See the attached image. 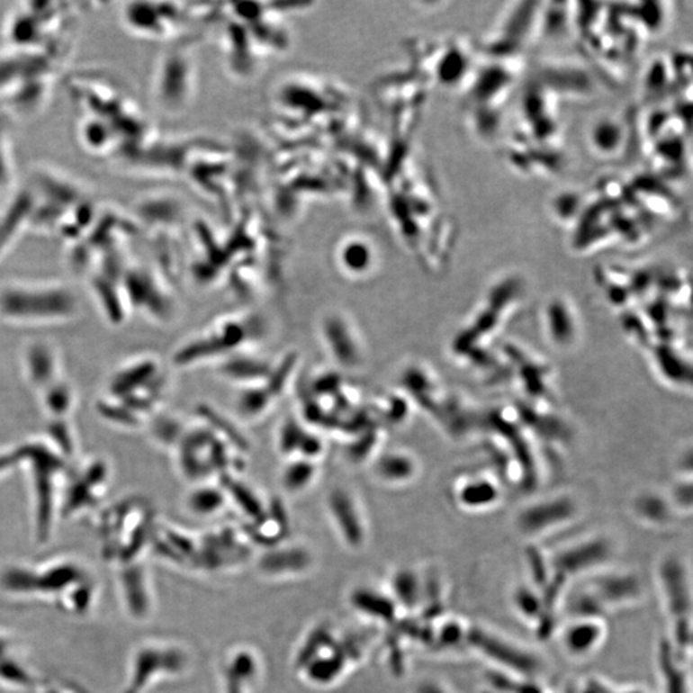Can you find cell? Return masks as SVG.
I'll list each match as a JSON object with an SVG mask.
<instances>
[{
	"mask_svg": "<svg viewBox=\"0 0 693 693\" xmlns=\"http://www.w3.org/2000/svg\"><path fill=\"white\" fill-rule=\"evenodd\" d=\"M14 647V641L9 640L5 635L0 634V662L12 655V649Z\"/></svg>",
	"mask_w": 693,
	"mask_h": 693,
	"instance_id": "cell-24",
	"label": "cell"
},
{
	"mask_svg": "<svg viewBox=\"0 0 693 693\" xmlns=\"http://www.w3.org/2000/svg\"><path fill=\"white\" fill-rule=\"evenodd\" d=\"M226 493L213 487H202L194 490L189 497V506L200 515H210V512L219 510L225 501Z\"/></svg>",
	"mask_w": 693,
	"mask_h": 693,
	"instance_id": "cell-22",
	"label": "cell"
},
{
	"mask_svg": "<svg viewBox=\"0 0 693 693\" xmlns=\"http://www.w3.org/2000/svg\"><path fill=\"white\" fill-rule=\"evenodd\" d=\"M468 628L460 620H448L434 633V644L442 650H460L466 646Z\"/></svg>",
	"mask_w": 693,
	"mask_h": 693,
	"instance_id": "cell-19",
	"label": "cell"
},
{
	"mask_svg": "<svg viewBox=\"0 0 693 693\" xmlns=\"http://www.w3.org/2000/svg\"><path fill=\"white\" fill-rule=\"evenodd\" d=\"M481 693H496V692L490 691V689H487V691H483V692H481Z\"/></svg>",
	"mask_w": 693,
	"mask_h": 693,
	"instance_id": "cell-27",
	"label": "cell"
},
{
	"mask_svg": "<svg viewBox=\"0 0 693 693\" xmlns=\"http://www.w3.org/2000/svg\"><path fill=\"white\" fill-rule=\"evenodd\" d=\"M589 682L590 685L595 687L596 689H598V693H646L638 688L622 689V691H616V689L610 688V687L605 685L604 682H601V680H595V678H590Z\"/></svg>",
	"mask_w": 693,
	"mask_h": 693,
	"instance_id": "cell-23",
	"label": "cell"
},
{
	"mask_svg": "<svg viewBox=\"0 0 693 693\" xmlns=\"http://www.w3.org/2000/svg\"><path fill=\"white\" fill-rule=\"evenodd\" d=\"M316 461L295 459L286 465L282 482L286 490H302L316 479Z\"/></svg>",
	"mask_w": 693,
	"mask_h": 693,
	"instance_id": "cell-18",
	"label": "cell"
},
{
	"mask_svg": "<svg viewBox=\"0 0 693 693\" xmlns=\"http://www.w3.org/2000/svg\"><path fill=\"white\" fill-rule=\"evenodd\" d=\"M566 608L575 620H601L608 611L601 599L590 589L574 593Z\"/></svg>",
	"mask_w": 693,
	"mask_h": 693,
	"instance_id": "cell-15",
	"label": "cell"
},
{
	"mask_svg": "<svg viewBox=\"0 0 693 693\" xmlns=\"http://www.w3.org/2000/svg\"><path fill=\"white\" fill-rule=\"evenodd\" d=\"M321 338L333 360L346 369L364 363V346L349 319L339 313L328 315L321 322Z\"/></svg>",
	"mask_w": 693,
	"mask_h": 693,
	"instance_id": "cell-4",
	"label": "cell"
},
{
	"mask_svg": "<svg viewBox=\"0 0 693 693\" xmlns=\"http://www.w3.org/2000/svg\"><path fill=\"white\" fill-rule=\"evenodd\" d=\"M457 490V501L469 510H482L496 505L501 499L499 485L483 478H465Z\"/></svg>",
	"mask_w": 693,
	"mask_h": 693,
	"instance_id": "cell-13",
	"label": "cell"
},
{
	"mask_svg": "<svg viewBox=\"0 0 693 693\" xmlns=\"http://www.w3.org/2000/svg\"><path fill=\"white\" fill-rule=\"evenodd\" d=\"M634 512L641 520L656 526H664L673 518V510L665 500L655 494L641 496L634 502Z\"/></svg>",
	"mask_w": 693,
	"mask_h": 693,
	"instance_id": "cell-16",
	"label": "cell"
},
{
	"mask_svg": "<svg viewBox=\"0 0 693 693\" xmlns=\"http://www.w3.org/2000/svg\"><path fill=\"white\" fill-rule=\"evenodd\" d=\"M512 604L519 616L529 622H537L544 611L541 593L533 586L520 584L512 593Z\"/></svg>",
	"mask_w": 693,
	"mask_h": 693,
	"instance_id": "cell-17",
	"label": "cell"
},
{
	"mask_svg": "<svg viewBox=\"0 0 693 693\" xmlns=\"http://www.w3.org/2000/svg\"><path fill=\"white\" fill-rule=\"evenodd\" d=\"M485 680L490 687V691L496 693H546L538 683L529 678L512 676L510 673L500 670H488Z\"/></svg>",
	"mask_w": 693,
	"mask_h": 693,
	"instance_id": "cell-14",
	"label": "cell"
},
{
	"mask_svg": "<svg viewBox=\"0 0 693 693\" xmlns=\"http://www.w3.org/2000/svg\"><path fill=\"white\" fill-rule=\"evenodd\" d=\"M416 693H450L447 689L443 688L438 683L424 682L418 687Z\"/></svg>",
	"mask_w": 693,
	"mask_h": 693,
	"instance_id": "cell-25",
	"label": "cell"
},
{
	"mask_svg": "<svg viewBox=\"0 0 693 693\" xmlns=\"http://www.w3.org/2000/svg\"><path fill=\"white\" fill-rule=\"evenodd\" d=\"M658 667L664 693H689L683 662L678 660L673 644L662 638L658 646Z\"/></svg>",
	"mask_w": 693,
	"mask_h": 693,
	"instance_id": "cell-12",
	"label": "cell"
},
{
	"mask_svg": "<svg viewBox=\"0 0 693 693\" xmlns=\"http://www.w3.org/2000/svg\"><path fill=\"white\" fill-rule=\"evenodd\" d=\"M590 590L608 608L623 607L642 596L641 578L633 572H614L599 575L590 581Z\"/></svg>",
	"mask_w": 693,
	"mask_h": 693,
	"instance_id": "cell-7",
	"label": "cell"
},
{
	"mask_svg": "<svg viewBox=\"0 0 693 693\" xmlns=\"http://www.w3.org/2000/svg\"><path fill=\"white\" fill-rule=\"evenodd\" d=\"M394 590H396L397 598L409 608L415 607L423 595V586L418 575L411 571H403L397 574L394 580Z\"/></svg>",
	"mask_w": 693,
	"mask_h": 693,
	"instance_id": "cell-21",
	"label": "cell"
},
{
	"mask_svg": "<svg viewBox=\"0 0 693 693\" xmlns=\"http://www.w3.org/2000/svg\"><path fill=\"white\" fill-rule=\"evenodd\" d=\"M659 580L669 616L673 622L691 619L692 592L685 563L669 556L659 565Z\"/></svg>",
	"mask_w": 693,
	"mask_h": 693,
	"instance_id": "cell-5",
	"label": "cell"
},
{
	"mask_svg": "<svg viewBox=\"0 0 693 693\" xmlns=\"http://www.w3.org/2000/svg\"><path fill=\"white\" fill-rule=\"evenodd\" d=\"M580 693H598V689L595 688L592 685H590V682H587V686L584 687L583 689H581Z\"/></svg>",
	"mask_w": 693,
	"mask_h": 693,
	"instance_id": "cell-26",
	"label": "cell"
},
{
	"mask_svg": "<svg viewBox=\"0 0 693 693\" xmlns=\"http://www.w3.org/2000/svg\"><path fill=\"white\" fill-rule=\"evenodd\" d=\"M626 122L619 117H602L590 128L589 143L593 153L605 158L620 156L628 144L629 130Z\"/></svg>",
	"mask_w": 693,
	"mask_h": 693,
	"instance_id": "cell-8",
	"label": "cell"
},
{
	"mask_svg": "<svg viewBox=\"0 0 693 693\" xmlns=\"http://www.w3.org/2000/svg\"><path fill=\"white\" fill-rule=\"evenodd\" d=\"M374 477L384 484L399 485L414 481L418 461L405 450L385 451L374 461Z\"/></svg>",
	"mask_w": 693,
	"mask_h": 693,
	"instance_id": "cell-9",
	"label": "cell"
},
{
	"mask_svg": "<svg viewBox=\"0 0 693 693\" xmlns=\"http://www.w3.org/2000/svg\"><path fill=\"white\" fill-rule=\"evenodd\" d=\"M466 646L512 676L532 680L541 670V660L537 655L482 626H469Z\"/></svg>",
	"mask_w": 693,
	"mask_h": 693,
	"instance_id": "cell-2",
	"label": "cell"
},
{
	"mask_svg": "<svg viewBox=\"0 0 693 693\" xmlns=\"http://www.w3.org/2000/svg\"><path fill=\"white\" fill-rule=\"evenodd\" d=\"M613 557V544L604 537L584 539L557 551L550 562L551 572L565 580L595 571Z\"/></svg>",
	"mask_w": 693,
	"mask_h": 693,
	"instance_id": "cell-3",
	"label": "cell"
},
{
	"mask_svg": "<svg viewBox=\"0 0 693 693\" xmlns=\"http://www.w3.org/2000/svg\"><path fill=\"white\" fill-rule=\"evenodd\" d=\"M526 560L528 563V571L535 589L541 590L550 580V562L538 547L529 546L526 548Z\"/></svg>",
	"mask_w": 693,
	"mask_h": 693,
	"instance_id": "cell-20",
	"label": "cell"
},
{
	"mask_svg": "<svg viewBox=\"0 0 693 693\" xmlns=\"http://www.w3.org/2000/svg\"><path fill=\"white\" fill-rule=\"evenodd\" d=\"M329 510L336 518L340 530L346 536L348 541L357 542L363 538V526L360 521V510L357 502L349 490L337 488L331 490L329 497Z\"/></svg>",
	"mask_w": 693,
	"mask_h": 693,
	"instance_id": "cell-11",
	"label": "cell"
},
{
	"mask_svg": "<svg viewBox=\"0 0 693 693\" xmlns=\"http://www.w3.org/2000/svg\"><path fill=\"white\" fill-rule=\"evenodd\" d=\"M577 514V508L566 497L536 502L518 515L517 526L523 535L541 536L548 530L559 528Z\"/></svg>",
	"mask_w": 693,
	"mask_h": 693,
	"instance_id": "cell-6",
	"label": "cell"
},
{
	"mask_svg": "<svg viewBox=\"0 0 693 693\" xmlns=\"http://www.w3.org/2000/svg\"><path fill=\"white\" fill-rule=\"evenodd\" d=\"M3 589L25 598H50L68 613L89 611L94 599V583L80 563L61 560L34 566H16L4 572Z\"/></svg>",
	"mask_w": 693,
	"mask_h": 693,
	"instance_id": "cell-1",
	"label": "cell"
},
{
	"mask_svg": "<svg viewBox=\"0 0 693 693\" xmlns=\"http://www.w3.org/2000/svg\"><path fill=\"white\" fill-rule=\"evenodd\" d=\"M604 634L601 620H575L563 631V647L574 658H584L598 649Z\"/></svg>",
	"mask_w": 693,
	"mask_h": 693,
	"instance_id": "cell-10",
	"label": "cell"
}]
</instances>
